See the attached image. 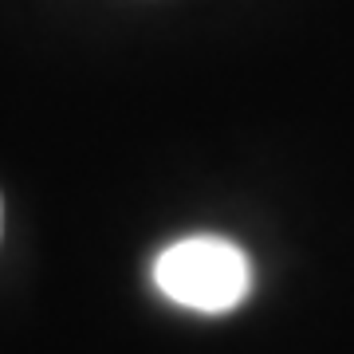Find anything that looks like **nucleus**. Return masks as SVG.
Wrapping results in <instances>:
<instances>
[{
  "instance_id": "f03ea898",
  "label": "nucleus",
  "mask_w": 354,
  "mask_h": 354,
  "mask_svg": "<svg viewBox=\"0 0 354 354\" xmlns=\"http://www.w3.org/2000/svg\"><path fill=\"white\" fill-rule=\"evenodd\" d=\"M0 228H4V209H0Z\"/></svg>"
},
{
  "instance_id": "f257e3e1",
  "label": "nucleus",
  "mask_w": 354,
  "mask_h": 354,
  "mask_svg": "<svg viewBox=\"0 0 354 354\" xmlns=\"http://www.w3.org/2000/svg\"><path fill=\"white\" fill-rule=\"evenodd\" d=\"M153 283L165 299L201 315H225L252 291V264L241 244L201 232L174 241L153 260Z\"/></svg>"
}]
</instances>
